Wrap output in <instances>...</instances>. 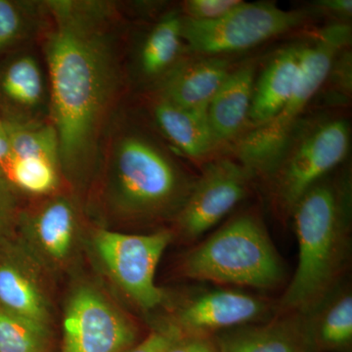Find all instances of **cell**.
Returning <instances> with one entry per match:
<instances>
[{"mask_svg":"<svg viewBox=\"0 0 352 352\" xmlns=\"http://www.w3.org/2000/svg\"><path fill=\"white\" fill-rule=\"evenodd\" d=\"M45 41L51 124L59 138L61 171L72 182L91 173L104 119L119 82L112 11L96 1H48Z\"/></svg>","mask_w":352,"mask_h":352,"instance_id":"6da1fadb","label":"cell"},{"mask_svg":"<svg viewBox=\"0 0 352 352\" xmlns=\"http://www.w3.org/2000/svg\"><path fill=\"white\" fill-rule=\"evenodd\" d=\"M351 191L322 179L294 208L298 263L281 305L307 314L330 293L347 251Z\"/></svg>","mask_w":352,"mask_h":352,"instance_id":"7a4b0ae2","label":"cell"},{"mask_svg":"<svg viewBox=\"0 0 352 352\" xmlns=\"http://www.w3.org/2000/svg\"><path fill=\"white\" fill-rule=\"evenodd\" d=\"M194 183L163 147L141 132H127L113 143L105 196L111 210L122 219L177 215Z\"/></svg>","mask_w":352,"mask_h":352,"instance_id":"3957f363","label":"cell"},{"mask_svg":"<svg viewBox=\"0 0 352 352\" xmlns=\"http://www.w3.org/2000/svg\"><path fill=\"white\" fill-rule=\"evenodd\" d=\"M349 39L351 27L339 23L324 28L302 43L298 76L286 105L274 119L245 131L234 142L238 161L254 175H268L302 122L309 102L327 80L336 58L349 45Z\"/></svg>","mask_w":352,"mask_h":352,"instance_id":"277c9868","label":"cell"},{"mask_svg":"<svg viewBox=\"0 0 352 352\" xmlns=\"http://www.w3.org/2000/svg\"><path fill=\"white\" fill-rule=\"evenodd\" d=\"M182 271L192 279L268 289L283 278L276 250L261 222L251 214L231 220L189 252Z\"/></svg>","mask_w":352,"mask_h":352,"instance_id":"5b68a950","label":"cell"},{"mask_svg":"<svg viewBox=\"0 0 352 352\" xmlns=\"http://www.w3.org/2000/svg\"><path fill=\"white\" fill-rule=\"evenodd\" d=\"M349 146L351 129L346 120L300 122L266 175L272 179L280 207L293 212L308 190L346 159Z\"/></svg>","mask_w":352,"mask_h":352,"instance_id":"8992f818","label":"cell"},{"mask_svg":"<svg viewBox=\"0 0 352 352\" xmlns=\"http://www.w3.org/2000/svg\"><path fill=\"white\" fill-rule=\"evenodd\" d=\"M307 21L305 11L284 10L273 2L243 1L223 17L210 22L182 16V38L190 55L226 57L293 31Z\"/></svg>","mask_w":352,"mask_h":352,"instance_id":"52a82bcc","label":"cell"},{"mask_svg":"<svg viewBox=\"0 0 352 352\" xmlns=\"http://www.w3.org/2000/svg\"><path fill=\"white\" fill-rule=\"evenodd\" d=\"M171 239L173 234L168 230L133 235L100 229L92 238V248L118 288L139 307L151 310L164 298L155 274Z\"/></svg>","mask_w":352,"mask_h":352,"instance_id":"ba28073f","label":"cell"},{"mask_svg":"<svg viewBox=\"0 0 352 352\" xmlns=\"http://www.w3.org/2000/svg\"><path fill=\"white\" fill-rule=\"evenodd\" d=\"M136 337L131 319L100 289L83 283L72 291L64 311L62 352H124Z\"/></svg>","mask_w":352,"mask_h":352,"instance_id":"9c48e42d","label":"cell"},{"mask_svg":"<svg viewBox=\"0 0 352 352\" xmlns=\"http://www.w3.org/2000/svg\"><path fill=\"white\" fill-rule=\"evenodd\" d=\"M80 214L64 195L22 210L16 238L43 270L63 268L75 256L80 239Z\"/></svg>","mask_w":352,"mask_h":352,"instance_id":"30bf717a","label":"cell"},{"mask_svg":"<svg viewBox=\"0 0 352 352\" xmlns=\"http://www.w3.org/2000/svg\"><path fill=\"white\" fill-rule=\"evenodd\" d=\"M254 175L239 161L227 157L206 164L176 215L183 235L194 239L219 223L244 199Z\"/></svg>","mask_w":352,"mask_h":352,"instance_id":"8fae6325","label":"cell"},{"mask_svg":"<svg viewBox=\"0 0 352 352\" xmlns=\"http://www.w3.org/2000/svg\"><path fill=\"white\" fill-rule=\"evenodd\" d=\"M43 270L17 238L0 242V305L51 326L52 308Z\"/></svg>","mask_w":352,"mask_h":352,"instance_id":"7c38bea8","label":"cell"},{"mask_svg":"<svg viewBox=\"0 0 352 352\" xmlns=\"http://www.w3.org/2000/svg\"><path fill=\"white\" fill-rule=\"evenodd\" d=\"M264 311L263 300L254 296L223 289L208 292L180 307L171 327L182 336H208L254 321Z\"/></svg>","mask_w":352,"mask_h":352,"instance_id":"4fadbf2b","label":"cell"},{"mask_svg":"<svg viewBox=\"0 0 352 352\" xmlns=\"http://www.w3.org/2000/svg\"><path fill=\"white\" fill-rule=\"evenodd\" d=\"M233 68L226 57L182 58L159 80L157 98L182 108H208Z\"/></svg>","mask_w":352,"mask_h":352,"instance_id":"5bb4252c","label":"cell"},{"mask_svg":"<svg viewBox=\"0 0 352 352\" xmlns=\"http://www.w3.org/2000/svg\"><path fill=\"white\" fill-rule=\"evenodd\" d=\"M47 100L43 71L36 58L23 54L0 68L1 117L15 122H38Z\"/></svg>","mask_w":352,"mask_h":352,"instance_id":"9a60e30c","label":"cell"},{"mask_svg":"<svg viewBox=\"0 0 352 352\" xmlns=\"http://www.w3.org/2000/svg\"><path fill=\"white\" fill-rule=\"evenodd\" d=\"M256 66L233 68L208 106V122L215 148L235 142L244 132L251 108Z\"/></svg>","mask_w":352,"mask_h":352,"instance_id":"2e32d148","label":"cell"},{"mask_svg":"<svg viewBox=\"0 0 352 352\" xmlns=\"http://www.w3.org/2000/svg\"><path fill=\"white\" fill-rule=\"evenodd\" d=\"M302 43L277 53L254 82L245 131L267 124L281 112L295 87ZM243 132V133H244Z\"/></svg>","mask_w":352,"mask_h":352,"instance_id":"e0dca14e","label":"cell"},{"mask_svg":"<svg viewBox=\"0 0 352 352\" xmlns=\"http://www.w3.org/2000/svg\"><path fill=\"white\" fill-rule=\"evenodd\" d=\"M219 352H314L307 320L293 316L259 327H241L217 340Z\"/></svg>","mask_w":352,"mask_h":352,"instance_id":"ac0fdd59","label":"cell"},{"mask_svg":"<svg viewBox=\"0 0 352 352\" xmlns=\"http://www.w3.org/2000/svg\"><path fill=\"white\" fill-rule=\"evenodd\" d=\"M154 117L164 136L185 156L201 159L214 151L208 108H182L157 98Z\"/></svg>","mask_w":352,"mask_h":352,"instance_id":"d6986e66","label":"cell"},{"mask_svg":"<svg viewBox=\"0 0 352 352\" xmlns=\"http://www.w3.org/2000/svg\"><path fill=\"white\" fill-rule=\"evenodd\" d=\"M184 48L182 16L178 13L164 16L153 27L141 47V73L150 80H161L182 59Z\"/></svg>","mask_w":352,"mask_h":352,"instance_id":"ffe728a7","label":"cell"},{"mask_svg":"<svg viewBox=\"0 0 352 352\" xmlns=\"http://www.w3.org/2000/svg\"><path fill=\"white\" fill-rule=\"evenodd\" d=\"M314 318H305L315 349H346L352 340V296L346 293L331 300ZM314 312V311H311ZM315 312V311H314Z\"/></svg>","mask_w":352,"mask_h":352,"instance_id":"44dd1931","label":"cell"},{"mask_svg":"<svg viewBox=\"0 0 352 352\" xmlns=\"http://www.w3.org/2000/svg\"><path fill=\"white\" fill-rule=\"evenodd\" d=\"M4 122L10 141L8 160L41 157L60 166L59 138L51 122Z\"/></svg>","mask_w":352,"mask_h":352,"instance_id":"7402d4cb","label":"cell"},{"mask_svg":"<svg viewBox=\"0 0 352 352\" xmlns=\"http://www.w3.org/2000/svg\"><path fill=\"white\" fill-rule=\"evenodd\" d=\"M50 325L0 305V352H51Z\"/></svg>","mask_w":352,"mask_h":352,"instance_id":"603a6c76","label":"cell"},{"mask_svg":"<svg viewBox=\"0 0 352 352\" xmlns=\"http://www.w3.org/2000/svg\"><path fill=\"white\" fill-rule=\"evenodd\" d=\"M0 170L18 191L34 196L54 193L62 173L57 164L41 157L9 159Z\"/></svg>","mask_w":352,"mask_h":352,"instance_id":"cb8c5ba5","label":"cell"},{"mask_svg":"<svg viewBox=\"0 0 352 352\" xmlns=\"http://www.w3.org/2000/svg\"><path fill=\"white\" fill-rule=\"evenodd\" d=\"M28 14L24 6L0 0V54L17 43L28 30Z\"/></svg>","mask_w":352,"mask_h":352,"instance_id":"d4e9b609","label":"cell"},{"mask_svg":"<svg viewBox=\"0 0 352 352\" xmlns=\"http://www.w3.org/2000/svg\"><path fill=\"white\" fill-rule=\"evenodd\" d=\"M19 191L0 170V242L13 239L17 232L20 208Z\"/></svg>","mask_w":352,"mask_h":352,"instance_id":"484cf974","label":"cell"},{"mask_svg":"<svg viewBox=\"0 0 352 352\" xmlns=\"http://www.w3.org/2000/svg\"><path fill=\"white\" fill-rule=\"evenodd\" d=\"M241 0H188L183 3V17L199 22L220 19L240 6Z\"/></svg>","mask_w":352,"mask_h":352,"instance_id":"4316f807","label":"cell"},{"mask_svg":"<svg viewBox=\"0 0 352 352\" xmlns=\"http://www.w3.org/2000/svg\"><path fill=\"white\" fill-rule=\"evenodd\" d=\"M180 333L175 328L168 327L163 330L155 331L135 346H131L124 352H166Z\"/></svg>","mask_w":352,"mask_h":352,"instance_id":"83f0119b","label":"cell"},{"mask_svg":"<svg viewBox=\"0 0 352 352\" xmlns=\"http://www.w3.org/2000/svg\"><path fill=\"white\" fill-rule=\"evenodd\" d=\"M166 352H219L217 342L208 336H180Z\"/></svg>","mask_w":352,"mask_h":352,"instance_id":"f1b7e54d","label":"cell"},{"mask_svg":"<svg viewBox=\"0 0 352 352\" xmlns=\"http://www.w3.org/2000/svg\"><path fill=\"white\" fill-rule=\"evenodd\" d=\"M315 6L322 12L330 14L339 19H349L351 17V0H322L317 1Z\"/></svg>","mask_w":352,"mask_h":352,"instance_id":"f546056e","label":"cell"},{"mask_svg":"<svg viewBox=\"0 0 352 352\" xmlns=\"http://www.w3.org/2000/svg\"><path fill=\"white\" fill-rule=\"evenodd\" d=\"M10 156V141L7 131L6 122L0 116V166L6 163Z\"/></svg>","mask_w":352,"mask_h":352,"instance_id":"4dcf8cb0","label":"cell"}]
</instances>
